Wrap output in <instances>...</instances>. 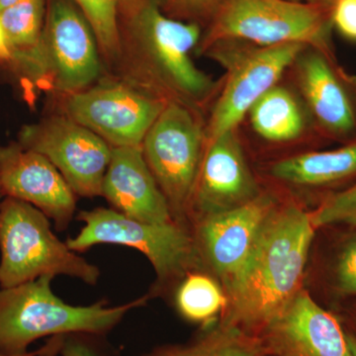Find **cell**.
Segmentation results:
<instances>
[{
	"mask_svg": "<svg viewBox=\"0 0 356 356\" xmlns=\"http://www.w3.org/2000/svg\"><path fill=\"white\" fill-rule=\"evenodd\" d=\"M331 7L293 0H227L213 17L203 50L243 41L257 47L302 44L331 51Z\"/></svg>",
	"mask_w": 356,
	"mask_h": 356,
	"instance_id": "cell-5",
	"label": "cell"
},
{
	"mask_svg": "<svg viewBox=\"0 0 356 356\" xmlns=\"http://www.w3.org/2000/svg\"><path fill=\"white\" fill-rule=\"evenodd\" d=\"M293 1L301 2V1H300V0H293ZM310 1L313 2V3H322V0H310Z\"/></svg>",
	"mask_w": 356,
	"mask_h": 356,
	"instance_id": "cell-34",
	"label": "cell"
},
{
	"mask_svg": "<svg viewBox=\"0 0 356 356\" xmlns=\"http://www.w3.org/2000/svg\"><path fill=\"white\" fill-rule=\"evenodd\" d=\"M348 344H350V348L351 351V355L356 356V337L353 334H348Z\"/></svg>",
	"mask_w": 356,
	"mask_h": 356,
	"instance_id": "cell-31",
	"label": "cell"
},
{
	"mask_svg": "<svg viewBox=\"0 0 356 356\" xmlns=\"http://www.w3.org/2000/svg\"><path fill=\"white\" fill-rule=\"evenodd\" d=\"M2 196V192H1V186H0V197Z\"/></svg>",
	"mask_w": 356,
	"mask_h": 356,
	"instance_id": "cell-37",
	"label": "cell"
},
{
	"mask_svg": "<svg viewBox=\"0 0 356 356\" xmlns=\"http://www.w3.org/2000/svg\"><path fill=\"white\" fill-rule=\"evenodd\" d=\"M311 217L316 229L329 225H350L356 219V184L325 199Z\"/></svg>",
	"mask_w": 356,
	"mask_h": 356,
	"instance_id": "cell-24",
	"label": "cell"
},
{
	"mask_svg": "<svg viewBox=\"0 0 356 356\" xmlns=\"http://www.w3.org/2000/svg\"><path fill=\"white\" fill-rule=\"evenodd\" d=\"M227 0H158L163 11L168 16L184 19H203L216 15Z\"/></svg>",
	"mask_w": 356,
	"mask_h": 356,
	"instance_id": "cell-25",
	"label": "cell"
},
{
	"mask_svg": "<svg viewBox=\"0 0 356 356\" xmlns=\"http://www.w3.org/2000/svg\"><path fill=\"white\" fill-rule=\"evenodd\" d=\"M54 277L0 289V353L23 355L28 346L41 337L72 332L103 334L124 316L146 301V297L120 306L100 301L90 306H72L54 294Z\"/></svg>",
	"mask_w": 356,
	"mask_h": 356,
	"instance_id": "cell-3",
	"label": "cell"
},
{
	"mask_svg": "<svg viewBox=\"0 0 356 356\" xmlns=\"http://www.w3.org/2000/svg\"><path fill=\"white\" fill-rule=\"evenodd\" d=\"M175 301L185 318L202 324L213 322L228 306V296L214 280L192 271L182 278Z\"/></svg>",
	"mask_w": 356,
	"mask_h": 356,
	"instance_id": "cell-22",
	"label": "cell"
},
{
	"mask_svg": "<svg viewBox=\"0 0 356 356\" xmlns=\"http://www.w3.org/2000/svg\"><path fill=\"white\" fill-rule=\"evenodd\" d=\"M99 44L72 0H48L34 84L67 95L102 79Z\"/></svg>",
	"mask_w": 356,
	"mask_h": 356,
	"instance_id": "cell-8",
	"label": "cell"
},
{
	"mask_svg": "<svg viewBox=\"0 0 356 356\" xmlns=\"http://www.w3.org/2000/svg\"><path fill=\"white\" fill-rule=\"evenodd\" d=\"M351 226H355L356 227V219L355 220V221H353V222H351Z\"/></svg>",
	"mask_w": 356,
	"mask_h": 356,
	"instance_id": "cell-36",
	"label": "cell"
},
{
	"mask_svg": "<svg viewBox=\"0 0 356 356\" xmlns=\"http://www.w3.org/2000/svg\"><path fill=\"white\" fill-rule=\"evenodd\" d=\"M275 207L271 196L259 194L234 209L197 217L194 238L199 254L221 278L227 292L247 264Z\"/></svg>",
	"mask_w": 356,
	"mask_h": 356,
	"instance_id": "cell-12",
	"label": "cell"
},
{
	"mask_svg": "<svg viewBox=\"0 0 356 356\" xmlns=\"http://www.w3.org/2000/svg\"><path fill=\"white\" fill-rule=\"evenodd\" d=\"M337 281L341 292L356 295V236L346 245L339 257Z\"/></svg>",
	"mask_w": 356,
	"mask_h": 356,
	"instance_id": "cell-26",
	"label": "cell"
},
{
	"mask_svg": "<svg viewBox=\"0 0 356 356\" xmlns=\"http://www.w3.org/2000/svg\"><path fill=\"white\" fill-rule=\"evenodd\" d=\"M149 356H268V353L259 337L219 324L193 343L165 346Z\"/></svg>",
	"mask_w": 356,
	"mask_h": 356,
	"instance_id": "cell-21",
	"label": "cell"
},
{
	"mask_svg": "<svg viewBox=\"0 0 356 356\" xmlns=\"http://www.w3.org/2000/svg\"><path fill=\"white\" fill-rule=\"evenodd\" d=\"M10 53H9L8 47H7L6 37H4L3 30L0 25V62H9Z\"/></svg>",
	"mask_w": 356,
	"mask_h": 356,
	"instance_id": "cell-30",
	"label": "cell"
},
{
	"mask_svg": "<svg viewBox=\"0 0 356 356\" xmlns=\"http://www.w3.org/2000/svg\"><path fill=\"white\" fill-rule=\"evenodd\" d=\"M206 140L196 107L172 99L143 140L144 158L180 224L189 213Z\"/></svg>",
	"mask_w": 356,
	"mask_h": 356,
	"instance_id": "cell-7",
	"label": "cell"
},
{
	"mask_svg": "<svg viewBox=\"0 0 356 356\" xmlns=\"http://www.w3.org/2000/svg\"><path fill=\"white\" fill-rule=\"evenodd\" d=\"M236 130L206 140L189 206L197 217L234 209L259 195Z\"/></svg>",
	"mask_w": 356,
	"mask_h": 356,
	"instance_id": "cell-16",
	"label": "cell"
},
{
	"mask_svg": "<svg viewBox=\"0 0 356 356\" xmlns=\"http://www.w3.org/2000/svg\"><path fill=\"white\" fill-rule=\"evenodd\" d=\"M331 19L341 36L356 42V0H336L331 6Z\"/></svg>",
	"mask_w": 356,
	"mask_h": 356,
	"instance_id": "cell-27",
	"label": "cell"
},
{
	"mask_svg": "<svg viewBox=\"0 0 356 356\" xmlns=\"http://www.w3.org/2000/svg\"><path fill=\"white\" fill-rule=\"evenodd\" d=\"M259 337L268 356H353L337 318L302 289Z\"/></svg>",
	"mask_w": 356,
	"mask_h": 356,
	"instance_id": "cell-15",
	"label": "cell"
},
{
	"mask_svg": "<svg viewBox=\"0 0 356 356\" xmlns=\"http://www.w3.org/2000/svg\"><path fill=\"white\" fill-rule=\"evenodd\" d=\"M271 175L281 181L306 186L336 184L356 175V140L332 151L298 154L277 161Z\"/></svg>",
	"mask_w": 356,
	"mask_h": 356,
	"instance_id": "cell-19",
	"label": "cell"
},
{
	"mask_svg": "<svg viewBox=\"0 0 356 356\" xmlns=\"http://www.w3.org/2000/svg\"><path fill=\"white\" fill-rule=\"evenodd\" d=\"M18 143L46 156L76 195L102 196L112 147L74 119L60 113L23 126Z\"/></svg>",
	"mask_w": 356,
	"mask_h": 356,
	"instance_id": "cell-10",
	"label": "cell"
},
{
	"mask_svg": "<svg viewBox=\"0 0 356 356\" xmlns=\"http://www.w3.org/2000/svg\"><path fill=\"white\" fill-rule=\"evenodd\" d=\"M95 32L104 65L113 69L120 51L119 16L125 0H72Z\"/></svg>",
	"mask_w": 356,
	"mask_h": 356,
	"instance_id": "cell-23",
	"label": "cell"
},
{
	"mask_svg": "<svg viewBox=\"0 0 356 356\" xmlns=\"http://www.w3.org/2000/svg\"><path fill=\"white\" fill-rule=\"evenodd\" d=\"M63 356H97L88 346L77 341H65L62 350Z\"/></svg>",
	"mask_w": 356,
	"mask_h": 356,
	"instance_id": "cell-29",
	"label": "cell"
},
{
	"mask_svg": "<svg viewBox=\"0 0 356 356\" xmlns=\"http://www.w3.org/2000/svg\"><path fill=\"white\" fill-rule=\"evenodd\" d=\"M119 31L120 51L113 67L118 79L195 107L214 92L216 83L191 58L201 36L197 23L170 17L158 0H125Z\"/></svg>",
	"mask_w": 356,
	"mask_h": 356,
	"instance_id": "cell-1",
	"label": "cell"
},
{
	"mask_svg": "<svg viewBox=\"0 0 356 356\" xmlns=\"http://www.w3.org/2000/svg\"><path fill=\"white\" fill-rule=\"evenodd\" d=\"M46 11V0H21L0 13V25L10 53L8 63L32 86Z\"/></svg>",
	"mask_w": 356,
	"mask_h": 356,
	"instance_id": "cell-18",
	"label": "cell"
},
{
	"mask_svg": "<svg viewBox=\"0 0 356 356\" xmlns=\"http://www.w3.org/2000/svg\"><path fill=\"white\" fill-rule=\"evenodd\" d=\"M65 343V336L51 337L43 348L38 350L30 351L26 356H58L62 353Z\"/></svg>",
	"mask_w": 356,
	"mask_h": 356,
	"instance_id": "cell-28",
	"label": "cell"
},
{
	"mask_svg": "<svg viewBox=\"0 0 356 356\" xmlns=\"http://www.w3.org/2000/svg\"><path fill=\"white\" fill-rule=\"evenodd\" d=\"M77 219L84 226L74 238L67 241L74 252H83L102 243L135 248L153 264L159 282L184 278L197 264L195 238L177 221H138L108 208L81 211Z\"/></svg>",
	"mask_w": 356,
	"mask_h": 356,
	"instance_id": "cell-6",
	"label": "cell"
},
{
	"mask_svg": "<svg viewBox=\"0 0 356 356\" xmlns=\"http://www.w3.org/2000/svg\"><path fill=\"white\" fill-rule=\"evenodd\" d=\"M21 0H0V13L6 10L8 7L14 6V4L18 3Z\"/></svg>",
	"mask_w": 356,
	"mask_h": 356,
	"instance_id": "cell-32",
	"label": "cell"
},
{
	"mask_svg": "<svg viewBox=\"0 0 356 356\" xmlns=\"http://www.w3.org/2000/svg\"><path fill=\"white\" fill-rule=\"evenodd\" d=\"M102 196L111 204L112 209L138 221L154 224L175 221L142 147H112Z\"/></svg>",
	"mask_w": 356,
	"mask_h": 356,
	"instance_id": "cell-17",
	"label": "cell"
},
{
	"mask_svg": "<svg viewBox=\"0 0 356 356\" xmlns=\"http://www.w3.org/2000/svg\"><path fill=\"white\" fill-rule=\"evenodd\" d=\"M2 195L31 204L65 231L76 212V193L43 154L19 143L0 147Z\"/></svg>",
	"mask_w": 356,
	"mask_h": 356,
	"instance_id": "cell-14",
	"label": "cell"
},
{
	"mask_svg": "<svg viewBox=\"0 0 356 356\" xmlns=\"http://www.w3.org/2000/svg\"><path fill=\"white\" fill-rule=\"evenodd\" d=\"M29 353H30V351H29ZM29 353H25V355H6V353H0V356H26Z\"/></svg>",
	"mask_w": 356,
	"mask_h": 356,
	"instance_id": "cell-35",
	"label": "cell"
},
{
	"mask_svg": "<svg viewBox=\"0 0 356 356\" xmlns=\"http://www.w3.org/2000/svg\"><path fill=\"white\" fill-rule=\"evenodd\" d=\"M63 96V113L112 147H142L168 102L120 79H99L83 90Z\"/></svg>",
	"mask_w": 356,
	"mask_h": 356,
	"instance_id": "cell-9",
	"label": "cell"
},
{
	"mask_svg": "<svg viewBox=\"0 0 356 356\" xmlns=\"http://www.w3.org/2000/svg\"><path fill=\"white\" fill-rule=\"evenodd\" d=\"M300 88L309 112L327 137L356 140V77L332 60L331 51L307 48L299 58Z\"/></svg>",
	"mask_w": 356,
	"mask_h": 356,
	"instance_id": "cell-13",
	"label": "cell"
},
{
	"mask_svg": "<svg viewBox=\"0 0 356 356\" xmlns=\"http://www.w3.org/2000/svg\"><path fill=\"white\" fill-rule=\"evenodd\" d=\"M316 229L311 214L298 206H276L227 292L228 306L220 324L259 337L301 290Z\"/></svg>",
	"mask_w": 356,
	"mask_h": 356,
	"instance_id": "cell-2",
	"label": "cell"
},
{
	"mask_svg": "<svg viewBox=\"0 0 356 356\" xmlns=\"http://www.w3.org/2000/svg\"><path fill=\"white\" fill-rule=\"evenodd\" d=\"M309 47L284 44L257 47L242 51L232 60L229 74L206 130L209 140L236 130L255 102L266 95Z\"/></svg>",
	"mask_w": 356,
	"mask_h": 356,
	"instance_id": "cell-11",
	"label": "cell"
},
{
	"mask_svg": "<svg viewBox=\"0 0 356 356\" xmlns=\"http://www.w3.org/2000/svg\"><path fill=\"white\" fill-rule=\"evenodd\" d=\"M334 1H336V0H322V3L325 4V6L331 7Z\"/></svg>",
	"mask_w": 356,
	"mask_h": 356,
	"instance_id": "cell-33",
	"label": "cell"
},
{
	"mask_svg": "<svg viewBox=\"0 0 356 356\" xmlns=\"http://www.w3.org/2000/svg\"><path fill=\"white\" fill-rule=\"evenodd\" d=\"M0 287L42 276L67 275L95 285L98 267L60 242L48 217L31 204L6 197L0 203Z\"/></svg>",
	"mask_w": 356,
	"mask_h": 356,
	"instance_id": "cell-4",
	"label": "cell"
},
{
	"mask_svg": "<svg viewBox=\"0 0 356 356\" xmlns=\"http://www.w3.org/2000/svg\"><path fill=\"white\" fill-rule=\"evenodd\" d=\"M254 132L262 139L284 143L297 139L306 129V117L295 96L275 86L248 111Z\"/></svg>",
	"mask_w": 356,
	"mask_h": 356,
	"instance_id": "cell-20",
	"label": "cell"
}]
</instances>
